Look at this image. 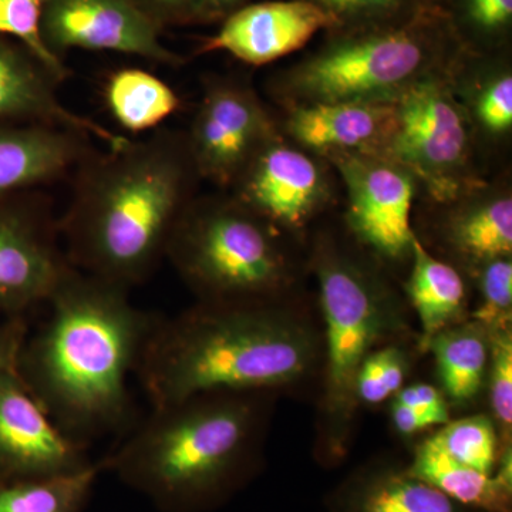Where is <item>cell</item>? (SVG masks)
<instances>
[{
    "label": "cell",
    "instance_id": "cell-1",
    "mask_svg": "<svg viewBox=\"0 0 512 512\" xmlns=\"http://www.w3.org/2000/svg\"><path fill=\"white\" fill-rule=\"evenodd\" d=\"M128 289L76 268L46 303L45 323L23 340L16 373L70 439L124 430L133 417L128 375L136 372L157 316Z\"/></svg>",
    "mask_w": 512,
    "mask_h": 512
},
{
    "label": "cell",
    "instance_id": "cell-2",
    "mask_svg": "<svg viewBox=\"0 0 512 512\" xmlns=\"http://www.w3.org/2000/svg\"><path fill=\"white\" fill-rule=\"evenodd\" d=\"M73 197L59 224L63 251L83 274L131 288L165 259L168 239L201 180L185 134L157 130L127 138L76 167Z\"/></svg>",
    "mask_w": 512,
    "mask_h": 512
},
{
    "label": "cell",
    "instance_id": "cell-3",
    "mask_svg": "<svg viewBox=\"0 0 512 512\" xmlns=\"http://www.w3.org/2000/svg\"><path fill=\"white\" fill-rule=\"evenodd\" d=\"M322 369V333L288 299L205 303L157 318L136 372L153 407L210 392L276 393Z\"/></svg>",
    "mask_w": 512,
    "mask_h": 512
},
{
    "label": "cell",
    "instance_id": "cell-4",
    "mask_svg": "<svg viewBox=\"0 0 512 512\" xmlns=\"http://www.w3.org/2000/svg\"><path fill=\"white\" fill-rule=\"evenodd\" d=\"M268 392H210L153 407L104 471L161 512H211L261 471L271 399Z\"/></svg>",
    "mask_w": 512,
    "mask_h": 512
},
{
    "label": "cell",
    "instance_id": "cell-5",
    "mask_svg": "<svg viewBox=\"0 0 512 512\" xmlns=\"http://www.w3.org/2000/svg\"><path fill=\"white\" fill-rule=\"evenodd\" d=\"M335 32L272 83V92L286 109L392 103L414 83L446 70L461 52V46L453 49L457 36L446 13L433 10H416L386 25Z\"/></svg>",
    "mask_w": 512,
    "mask_h": 512
},
{
    "label": "cell",
    "instance_id": "cell-6",
    "mask_svg": "<svg viewBox=\"0 0 512 512\" xmlns=\"http://www.w3.org/2000/svg\"><path fill=\"white\" fill-rule=\"evenodd\" d=\"M323 316L322 430L316 457L323 466L348 454L357 410L356 377L373 350L403 330L402 312L390 286L356 255L320 238L312 255Z\"/></svg>",
    "mask_w": 512,
    "mask_h": 512
},
{
    "label": "cell",
    "instance_id": "cell-7",
    "mask_svg": "<svg viewBox=\"0 0 512 512\" xmlns=\"http://www.w3.org/2000/svg\"><path fill=\"white\" fill-rule=\"evenodd\" d=\"M171 262L197 302L288 299L295 281L281 231L234 197H195L168 239Z\"/></svg>",
    "mask_w": 512,
    "mask_h": 512
},
{
    "label": "cell",
    "instance_id": "cell-8",
    "mask_svg": "<svg viewBox=\"0 0 512 512\" xmlns=\"http://www.w3.org/2000/svg\"><path fill=\"white\" fill-rule=\"evenodd\" d=\"M451 66L393 101L392 123L376 151L409 171L439 204L484 184L474 167L476 134L451 82Z\"/></svg>",
    "mask_w": 512,
    "mask_h": 512
},
{
    "label": "cell",
    "instance_id": "cell-9",
    "mask_svg": "<svg viewBox=\"0 0 512 512\" xmlns=\"http://www.w3.org/2000/svg\"><path fill=\"white\" fill-rule=\"evenodd\" d=\"M276 133L275 121L251 87L218 79L205 87L185 137L201 180L229 188Z\"/></svg>",
    "mask_w": 512,
    "mask_h": 512
},
{
    "label": "cell",
    "instance_id": "cell-10",
    "mask_svg": "<svg viewBox=\"0 0 512 512\" xmlns=\"http://www.w3.org/2000/svg\"><path fill=\"white\" fill-rule=\"evenodd\" d=\"M320 157L274 134L245 165L232 197L278 231H302L332 198Z\"/></svg>",
    "mask_w": 512,
    "mask_h": 512
},
{
    "label": "cell",
    "instance_id": "cell-11",
    "mask_svg": "<svg viewBox=\"0 0 512 512\" xmlns=\"http://www.w3.org/2000/svg\"><path fill=\"white\" fill-rule=\"evenodd\" d=\"M348 192V222L356 238L389 261L410 259L416 237L410 222L417 183L409 171L369 153L323 157Z\"/></svg>",
    "mask_w": 512,
    "mask_h": 512
},
{
    "label": "cell",
    "instance_id": "cell-12",
    "mask_svg": "<svg viewBox=\"0 0 512 512\" xmlns=\"http://www.w3.org/2000/svg\"><path fill=\"white\" fill-rule=\"evenodd\" d=\"M59 225L19 194L0 197V313L46 305L73 271L59 244Z\"/></svg>",
    "mask_w": 512,
    "mask_h": 512
},
{
    "label": "cell",
    "instance_id": "cell-13",
    "mask_svg": "<svg viewBox=\"0 0 512 512\" xmlns=\"http://www.w3.org/2000/svg\"><path fill=\"white\" fill-rule=\"evenodd\" d=\"M42 33L57 57L72 49L107 50L167 66L184 63L133 0H47Z\"/></svg>",
    "mask_w": 512,
    "mask_h": 512
},
{
    "label": "cell",
    "instance_id": "cell-14",
    "mask_svg": "<svg viewBox=\"0 0 512 512\" xmlns=\"http://www.w3.org/2000/svg\"><path fill=\"white\" fill-rule=\"evenodd\" d=\"M92 463L86 446L53 423L16 369L0 370V480L57 476Z\"/></svg>",
    "mask_w": 512,
    "mask_h": 512
},
{
    "label": "cell",
    "instance_id": "cell-15",
    "mask_svg": "<svg viewBox=\"0 0 512 512\" xmlns=\"http://www.w3.org/2000/svg\"><path fill=\"white\" fill-rule=\"evenodd\" d=\"M320 30H336L335 20L308 0L248 3L222 20L198 53L227 52L262 66L302 49Z\"/></svg>",
    "mask_w": 512,
    "mask_h": 512
},
{
    "label": "cell",
    "instance_id": "cell-16",
    "mask_svg": "<svg viewBox=\"0 0 512 512\" xmlns=\"http://www.w3.org/2000/svg\"><path fill=\"white\" fill-rule=\"evenodd\" d=\"M60 83L28 49L0 37V121L67 128L97 138L107 147L127 140L64 106L57 94Z\"/></svg>",
    "mask_w": 512,
    "mask_h": 512
},
{
    "label": "cell",
    "instance_id": "cell-17",
    "mask_svg": "<svg viewBox=\"0 0 512 512\" xmlns=\"http://www.w3.org/2000/svg\"><path fill=\"white\" fill-rule=\"evenodd\" d=\"M89 138L62 127L0 121V197L53 183L76 170L93 151Z\"/></svg>",
    "mask_w": 512,
    "mask_h": 512
},
{
    "label": "cell",
    "instance_id": "cell-18",
    "mask_svg": "<svg viewBox=\"0 0 512 512\" xmlns=\"http://www.w3.org/2000/svg\"><path fill=\"white\" fill-rule=\"evenodd\" d=\"M393 119L392 103H319L288 107L292 143L320 158L335 153L376 154Z\"/></svg>",
    "mask_w": 512,
    "mask_h": 512
},
{
    "label": "cell",
    "instance_id": "cell-19",
    "mask_svg": "<svg viewBox=\"0 0 512 512\" xmlns=\"http://www.w3.org/2000/svg\"><path fill=\"white\" fill-rule=\"evenodd\" d=\"M328 512H480L451 500L410 473L407 464L369 461L325 498Z\"/></svg>",
    "mask_w": 512,
    "mask_h": 512
},
{
    "label": "cell",
    "instance_id": "cell-20",
    "mask_svg": "<svg viewBox=\"0 0 512 512\" xmlns=\"http://www.w3.org/2000/svg\"><path fill=\"white\" fill-rule=\"evenodd\" d=\"M444 205L450 210L441 225V238L470 271L512 255V195L507 185L481 184Z\"/></svg>",
    "mask_w": 512,
    "mask_h": 512
},
{
    "label": "cell",
    "instance_id": "cell-21",
    "mask_svg": "<svg viewBox=\"0 0 512 512\" xmlns=\"http://www.w3.org/2000/svg\"><path fill=\"white\" fill-rule=\"evenodd\" d=\"M407 468L471 510L512 512V444L501 451L494 474H485L457 463L427 437L414 448Z\"/></svg>",
    "mask_w": 512,
    "mask_h": 512
},
{
    "label": "cell",
    "instance_id": "cell-22",
    "mask_svg": "<svg viewBox=\"0 0 512 512\" xmlns=\"http://www.w3.org/2000/svg\"><path fill=\"white\" fill-rule=\"evenodd\" d=\"M410 261L406 293L420 322V350L426 352L434 336L467 320L466 282L458 269L431 254L417 235Z\"/></svg>",
    "mask_w": 512,
    "mask_h": 512
},
{
    "label": "cell",
    "instance_id": "cell-23",
    "mask_svg": "<svg viewBox=\"0 0 512 512\" xmlns=\"http://www.w3.org/2000/svg\"><path fill=\"white\" fill-rule=\"evenodd\" d=\"M426 352H431L436 360L443 386L441 392L446 399L456 407L476 403L487 382L490 362L487 330L476 320H464L434 336Z\"/></svg>",
    "mask_w": 512,
    "mask_h": 512
},
{
    "label": "cell",
    "instance_id": "cell-24",
    "mask_svg": "<svg viewBox=\"0 0 512 512\" xmlns=\"http://www.w3.org/2000/svg\"><path fill=\"white\" fill-rule=\"evenodd\" d=\"M458 56L451 66V82L476 138L491 143L507 140L512 130L511 67L505 62H488L464 73Z\"/></svg>",
    "mask_w": 512,
    "mask_h": 512
},
{
    "label": "cell",
    "instance_id": "cell-25",
    "mask_svg": "<svg viewBox=\"0 0 512 512\" xmlns=\"http://www.w3.org/2000/svg\"><path fill=\"white\" fill-rule=\"evenodd\" d=\"M107 106L114 119L130 133H146L163 124L181 100L167 83L141 69L119 70L106 86Z\"/></svg>",
    "mask_w": 512,
    "mask_h": 512
},
{
    "label": "cell",
    "instance_id": "cell-26",
    "mask_svg": "<svg viewBox=\"0 0 512 512\" xmlns=\"http://www.w3.org/2000/svg\"><path fill=\"white\" fill-rule=\"evenodd\" d=\"M103 463L57 476L0 480V512H83Z\"/></svg>",
    "mask_w": 512,
    "mask_h": 512
},
{
    "label": "cell",
    "instance_id": "cell-27",
    "mask_svg": "<svg viewBox=\"0 0 512 512\" xmlns=\"http://www.w3.org/2000/svg\"><path fill=\"white\" fill-rule=\"evenodd\" d=\"M429 439L457 463L485 474H494L505 447L493 419L485 414L450 420Z\"/></svg>",
    "mask_w": 512,
    "mask_h": 512
},
{
    "label": "cell",
    "instance_id": "cell-28",
    "mask_svg": "<svg viewBox=\"0 0 512 512\" xmlns=\"http://www.w3.org/2000/svg\"><path fill=\"white\" fill-rule=\"evenodd\" d=\"M450 20L458 42L470 49L494 50L507 42L512 28V0H448Z\"/></svg>",
    "mask_w": 512,
    "mask_h": 512
},
{
    "label": "cell",
    "instance_id": "cell-29",
    "mask_svg": "<svg viewBox=\"0 0 512 512\" xmlns=\"http://www.w3.org/2000/svg\"><path fill=\"white\" fill-rule=\"evenodd\" d=\"M47 0H0V37H12L63 82L70 72L46 46L42 33Z\"/></svg>",
    "mask_w": 512,
    "mask_h": 512
},
{
    "label": "cell",
    "instance_id": "cell-30",
    "mask_svg": "<svg viewBox=\"0 0 512 512\" xmlns=\"http://www.w3.org/2000/svg\"><path fill=\"white\" fill-rule=\"evenodd\" d=\"M490 342L487 382L491 419L503 446L512 444V326L487 330Z\"/></svg>",
    "mask_w": 512,
    "mask_h": 512
},
{
    "label": "cell",
    "instance_id": "cell-31",
    "mask_svg": "<svg viewBox=\"0 0 512 512\" xmlns=\"http://www.w3.org/2000/svg\"><path fill=\"white\" fill-rule=\"evenodd\" d=\"M406 352L397 345L380 346L363 360L356 377L357 403L377 406L396 396L407 376Z\"/></svg>",
    "mask_w": 512,
    "mask_h": 512
},
{
    "label": "cell",
    "instance_id": "cell-32",
    "mask_svg": "<svg viewBox=\"0 0 512 512\" xmlns=\"http://www.w3.org/2000/svg\"><path fill=\"white\" fill-rule=\"evenodd\" d=\"M477 278L480 303L473 320L485 330L512 326V258L493 259L471 269Z\"/></svg>",
    "mask_w": 512,
    "mask_h": 512
},
{
    "label": "cell",
    "instance_id": "cell-33",
    "mask_svg": "<svg viewBox=\"0 0 512 512\" xmlns=\"http://www.w3.org/2000/svg\"><path fill=\"white\" fill-rule=\"evenodd\" d=\"M335 20L336 30L370 28L407 18L416 12L410 0H308ZM335 32V30H333Z\"/></svg>",
    "mask_w": 512,
    "mask_h": 512
},
{
    "label": "cell",
    "instance_id": "cell-34",
    "mask_svg": "<svg viewBox=\"0 0 512 512\" xmlns=\"http://www.w3.org/2000/svg\"><path fill=\"white\" fill-rule=\"evenodd\" d=\"M158 29L200 23L202 0H133Z\"/></svg>",
    "mask_w": 512,
    "mask_h": 512
},
{
    "label": "cell",
    "instance_id": "cell-35",
    "mask_svg": "<svg viewBox=\"0 0 512 512\" xmlns=\"http://www.w3.org/2000/svg\"><path fill=\"white\" fill-rule=\"evenodd\" d=\"M450 420V413L447 412H426L403 404H392L394 429L404 437H412L431 427L444 426Z\"/></svg>",
    "mask_w": 512,
    "mask_h": 512
},
{
    "label": "cell",
    "instance_id": "cell-36",
    "mask_svg": "<svg viewBox=\"0 0 512 512\" xmlns=\"http://www.w3.org/2000/svg\"><path fill=\"white\" fill-rule=\"evenodd\" d=\"M393 403L426 410V412L450 413V404L444 393L429 383H416L402 387L394 396Z\"/></svg>",
    "mask_w": 512,
    "mask_h": 512
},
{
    "label": "cell",
    "instance_id": "cell-37",
    "mask_svg": "<svg viewBox=\"0 0 512 512\" xmlns=\"http://www.w3.org/2000/svg\"><path fill=\"white\" fill-rule=\"evenodd\" d=\"M26 330L18 320L0 322V370L16 369Z\"/></svg>",
    "mask_w": 512,
    "mask_h": 512
},
{
    "label": "cell",
    "instance_id": "cell-38",
    "mask_svg": "<svg viewBox=\"0 0 512 512\" xmlns=\"http://www.w3.org/2000/svg\"><path fill=\"white\" fill-rule=\"evenodd\" d=\"M249 0H202L200 23L224 20L235 10L248 5Z\"/></svg>",
    "mask_w": 512,
    "mask_h": 512
},
{
    "label": "cell",
    "instance_id": "cell-39",
    "mask_svg": "<svg viewBox=\"0 0 512 512\" xmlns=\"http://www.w3.org/2000/svg\"><path fill=\"white\" fill-rule=\"evenodd\" d=\"M414 8L419 10H433V12H444V6L448 5V0H410Z\"/></svg>",
    "mask_w": 512,
    "mask_h": 512
}]
</instances>
